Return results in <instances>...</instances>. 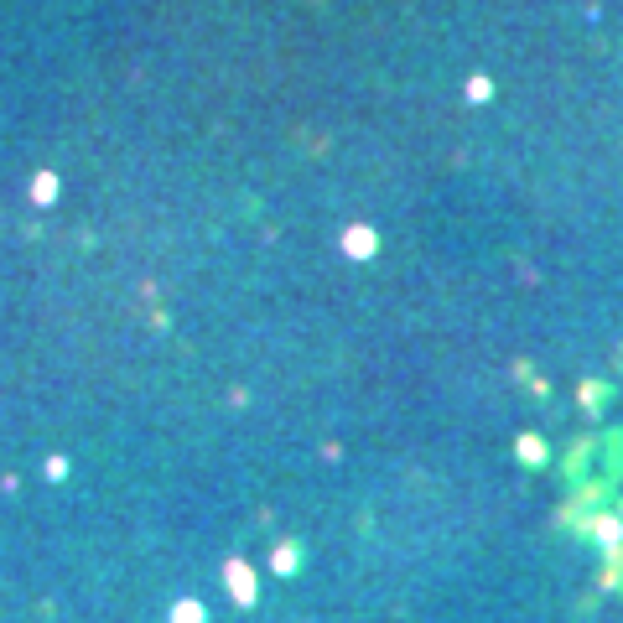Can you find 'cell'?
Here are the masks:
<instances>
[{"label":"cell","mask_w":623,"mask_h":623,"mask_svg":"<svg viewBox=\"0 0 623 623\" xmlns=\"http://www.w3.org/2000/svg\"><path fill=\"white\" fill-rule=\"evenodd\" d=\"M229 576H234V592H239V597H249V592H255V582H249V572H239V566H234V572H229Z\"/></svg>","instance_id":"1"}]
</instances>
